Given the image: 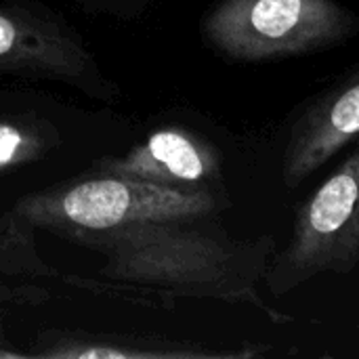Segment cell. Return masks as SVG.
<instances>
[{
  "instance_id": "9",
  "label": "cell",
  "mask_w": 359,
  "mask_h": 359,
  "mask_svg": "<svg viewBox=\"0 0 359 359\" xmlns=\"http://www.w3.org/2000/svg\"><path fill=\"white\" fill-rule=\"evenodd\" d=\"M55 145L50 133L15 122H0V170L38 160Z\"/></svg>"
},
{
  "instance_id": "5",
  "label": "cell",
  "mask_w": 359,
  "mask_h": 359,
  "mask_svg": "<svg viewBox=\"0 0 359 359\" xmlns=\"http://www.w3.org/2000/svg\"><path fill=\"white\" fill-rule=\"evenodd\" d=\"M0 74L65 84L101 101L120 95L82 36L32 0H0Z\"/></svg>"
},
{
  "instance_id": "6",
  "label": "cell",
  "mask_w": 359,
  "mask_h": 359,
  "mask_svg": "<svg viewBox=\"0 0 359 359\" xmlns=\"http://www.w3.org/2000/svg\"><path fill=\"white\" fill-rule=\"evenodd\" d=\"M101 175H118L168 187L210 189L221 175L217 149L202 137L168 126L151 133L120 158H105L95 164Z\"/></svg>"
},
{
  "instance_id": "4",
  "label": "cell",
  "mask_w": 359,
  "mask_h": 359,
  "mask_svg": "<svg viewBox=\"0 0 359 359\" xmlns=\"http://www.w3.org/2000/svg\"><path fill=\"white\" fill-rule=\"evenodd\" d=\"M359 267V147L307 200L288 246L271 261L267 288L284 297L324 276Z\"/></svg>"
},
{
  "instance_id": "7",
  "label": "cell",
  "mask_w": 359,
  "mask_h": 359,
  "mask_svg": "<svg viewBox=\"0 0 359 359\" xmlns=\"http://www.w3.org/2000/svg\"><path fill=\"white\" fill-rule=\"evenodd\" d=\"M359 137V69L324 93L292 126L284 154V181L301 185Z\"/></svg>"
},
{
  "instance_id": "3",
  "label": "cell",
  "mask_w": 359,
  "mask_h": 359,
  "mask_svg": "<svg viewBox=\"0 0 359 359\" xmlns=\"http://www.w3.org/2000/svg\"><path fill=\"white\" fill-rule=\"evenodd\" d=\"M359 21L337 0H219L204 17L208 44L233 61H269L345 42Z\"/></svg>"
},
{
  "instance_id": "2",
  "label": "cell",
  "mask_w": 359,
  "mask_h": 359,
  "mask_svg": "<svg viewBox=\"0 0 359 359\" xmlns=\"http://www.w3.org/2000/svg\"><path fill=\"white\" fill-rule=\"evenodd\" d=\"M219 206V198L204 187L185 189L101 175L29 194L15 204L13 212L32 227L69 236L149 221H198Z\"/></svg>"
},
{
  "instance_id": "1",
  "label": "cell",
  "mask_w": 359,
  "mask_h": 359,
  "mask_svg": "<svg viewBox=\"0 0 359 359\" xmlns=\"http://www.w3.org/2000/svg\"><path fill=\"white\" fill-rule=\"evenodd\" d=\"M191 221H149L105 231H76L67 238L101 252L105 265L80 286L141 297H185L248 303L271 322H290L261 297L273 238L233 240L219 231L194 227Z\"/></svg>"
},
{
  "instance_id": "11",
  "label": "cell",
  "mask_w": 359,
  "mask_h": 359,
  "mask_svg": "<svg viewBox=\"0 0 359 359\" xmlns=\"http://www.w3.org/2000/svg\"><path fill=\"white\" fill-rule=\"evenodd\" d=\"M4 297H13V290H8V288H0V301H2ZM0 345H4V337H2V326H0Z\"/></svg>"
},
{
  "instance_id": "8",
  "label": "cell",
  "mask_w": 359,
  "mask_h": 359,
  "mask_svg": "<svg viewBox=\"0 0 359 359\" xmlns=\"http://www.w3.org/2000/svg\"><path fill=\"white\" fill-rule=\"evenodd\" d=\"M29 353L42 359H229L255 358L259 351H210L166 339L122 334L48 332Z\"/></svg>"
},
{
  "instance_id": "10",
  "label": "cell",
  "mask_w": 359,
  "mask_h": 359,
  "mask_svg": "<svg viewBox=\"0 0 359 359\" xmlns=\"http://www.w3.org/2000/svg\"><path fill=\"white\" fill-rule=\"evenodd\" d=\"M82 2L116 17H133L145 4V0H82Z\"/></svg>"
}]
</instances>
